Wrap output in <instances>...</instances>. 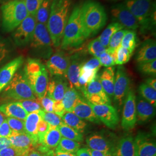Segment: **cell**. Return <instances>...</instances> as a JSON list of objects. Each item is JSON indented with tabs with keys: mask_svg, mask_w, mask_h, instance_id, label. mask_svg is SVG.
I'll use <instances>...</instances> for the list:
<instances>
[{
	"mask_svg": "<svg viewBox=\"0 0 156 156\" xmlns=\"http://www.w3.org/2000/svg\"><path fill=\"white\" fill-rule=\"evenodd\" d=\"M71 0H53L46 27L53 45L59 47L71 14Z\"/></svg>",
	"mask_w": 156,
	"mask_h": 156,
	"instance_id": "1",
	"label": "cell"
},
{
	"mask_svg": "<svg viewBox=\"0 0 156 156\" xmlns=\"http://www.w3.org/2000/svg\"><path fill=\"white\" fill-rule=\"evenodd\" d=\"M124 4L138 21L141 33H156V3L154 0H126Z\"/></svg>",
	"mask_w": 156,
	"mask_h": 156,
	"instance_id": "2",
	"label": "cell"
},
{
	"mask_svg": "<svg viewBox=\"0 0 156 156\" xmlns=\"http://www.w3.org/2000/svg\"><path fill=\"white\" fill-rule=\"evenodd\" d=\"M81 17L86 39L98 33L105 26L108 19L104 7L93 0H87L82 5Z\"/></svg>",
	"mask_w": 156,
	"mask_h": 156,
	"instance_id": "3",
	"label": "cell"
},
{
	"mask_svg": "<svg viewBox=\"0 0 156 156\" xmlns=\"http://www.w3.org/2000/svg\"><path fill=\"white\" fill-rule=\"evenodd\" d=\"M23 71L36 98H41L46 96L49 78L45 65L38 58H28Z\"/></svg>",
	"mask_w": 156,
	"mask_h": 156,
	"instance_id": "4",
	"label": "cell"
},
{
	"mask_svg": "<svg viewBox=\"0 0 156 156\" xmlns=\"http://www.w3.org/2000/svg\"><path fill=\"white\" fill-rule=\"evenodd\" d=\"M81 6L76 5L73 8L64 31L61 47L68 50L80 46L86 40L81 17Z\"/></svg>",
	"mask_w": 156,
	"mask_h": 156,
	"instance_id": "5",
	"label": "cell"
},
{
	"mask_svg": "<svg viewBox=\"0 0 156 156\" xmlns=\"http://www.w3.org/2000/svg\"><path fill=\"white\" fill-rule=\"evenodd\" d=\"M1 11V26L4 33L13 31L29 15L24 0L4 4Z\"/></svg>",
	"mask_w": 156,
	"mask_h": 156,
	"instance_id": "6",
	"label": "cell"
},
{
	"mask_svg": "<svg viewBox=\"0 0 156 156\" xmlns=\"http://www.w3.org/2000/svg\"><path fill=\"white\" fill-rule=\"evenodd\" d=\"M1 93L2 98L7 101L37 99L23 69L21 68L15 73L9 83Z\"/></svg>",
	"mask_w": 156,
	"mask_h": 156,
	"instance_id": "7",
	"label": "cell"
},
{
	"mask_svg": "<svg viewBox=\"0 0 156 156\" xmlns=\"http://www.w3.org/2000/svg\"><path fill=\"white\" fill-rule=\"evenodd\" d=\"M53 45L46 26L37 23L33 37L30 44L32 56L44 59L49 58L53 53Z\"/></svg>",
	"mask_w": 156,
	"mask_h": 156,
	"instance_id": "8",
	"label": "cell"
},
{
	"mask_svg": "<svg viewBox=\"0 0 156 156\" xmlns=\"http://www.w3.org/2000/svg\"><path fill=\"white\" fill-rule=\"evenodd\" d=\"M36 16L29 15L12 33V38L16 46L24 48L30 45L37 24Z\"/></svg>",
	"mask_w": 156,
	"mask_h": 156,
	"instance_id": "9",
	"label": "cell"
},
{
	"mask_svg": "<svg viewBox=\"0 0 156 156\" xmlns=\"http://www.w3.org/2000/svg\"><path fill=\"white\" fill-rule=\"evenodd\" d=\"M81 91L87 101L92 104L111 105L110 98L102 87L98 75L92 82L87 85L85 89Z\"/></svg>",
	"mask_w": 156,
	"mask_h": 156,
	"instance_id": "10",
	"label": "cell"
},
{
	"mask_svg": "<svg viewBox=\"0 0 156 156\" xmlns=\"http://www.w3.org/2000/svg\"><path fill=\"white\" fill-rule=\"evenodd\" d=\"M130 90V79L124 67L120 66L117 67L115 75L113 98L116 103L122 105Z\"/></svg>",
	"mask_w": 156,
	"mask_h": 156,
	"instance_id": "11",
	"label": "cell"
},
{
	"mask_svg": "<svg viewBox=\"0 0 156 156\" xmlns=\"http://www.w3.org/2000/svg\"><path fill=\"white\" fill-rule=\"evenodd\" d=\"M70 57L64 51H58L51 55L46 62V68L51 77L66 78Z\"/></svg>",
	"mask_w": 156,
	"mask_h": 156,
	"instance_id": "12",
	"label": "cell"
},
{
	"mask_svg": "<svg viewBox=\"0 0 156 156\" xmlns=\"http://www.w3.org/2000/svg\"><path fill=\"white\" fill-rule=\"evenodd\" d=\"M111 14L115 22L119 23L124 28L135 30L140 27L136 18L124 3H119L112 6Z\"/></svg>",
	"mask_w": 156,
	"mask_h": 156,
	"instance_id": "13",
	"label": "cell"
},
{
	"mask_svg": "<svg viewBox=\"0 0 156 156\" xmlns=\"http://www.w3.org/2000/svg\"><path fill=\"white\" fill-rule=\"evenodd\" d=\"M124 102L122 126L124 129L129 131L135 127L137 122L136 97L133 90L129 91Z\"/></svg>",
	"mask_w": 156,
	"mask_h": 156,
	"instance_id": "14",
	"label": "cell"
},
{
	"mask_svg": "<svg viewBox=\"0 0 156 156\" xmlns=\"http://www.w3.org/2000/svg\"><path fill=\"white\" fill-rule=\"evenodd\" d=\"M87 103L91 106L100 122L108 128L114 129L119 123V118L116 109L111 105H94L87 101Z\"/></svg>",
	"mask_w": 156,
	"mask_h": 156,
	"instance_id": "15",
	"label": "cell"
},
{
	"mask_svg": "<svg viewBox=\"0 0 156 156\" xmlns=\"http://www.w3.org/2000/svg\"><path fill=\"white\" fill-rule=\"evenodd\" d=\"M23 56H19L0 68V93L9 83L15 73L24 63Z\"/></svg>",
	"mask_w": 156,
	"mask_h": 156,
	"instance_id": "16",
	"label": "cell"
},
{
	"mask_svg": "<svg viewBox=\"0 0 156 156\" xmlns=\"http://www.w3.org/2000/svg\"><path fill=\"white\" fill-rule=\"evenodd\" d=\"M135 156H156L155 142L145 134H138L134 140Z\"/></svg>",
	"mask_w": 156,
	"mask_h": 156,
	"instance_id": "17",
	"label": "cell"
},
{
	"mask_svg": "<svg viewBox=\"0 0 156 156\" xmlns=\"http://www.w3.org/2000/svg\"><path fill=\"white\" fill-rule=\"evenodd\" d=\"M83 58L79 53L75 54L70 57V62L67 70L66 78L69 80L71 87L80 90L78 80L80 68L83 64Z\"/></svg>",
	"mask_w": 156,
	"mask_h": 156,
	"instance_id": "18",
	"label": "cell"
},
{
	"mask_svg": "<svg viewBox=\"0 0 156 156\" xmlns=\"http://www.w3.org/2000/svg\"><path fill=\"white\" fill-rule=\"evenodd\" d=\"M86 141L90 149L109 153L115 156V149L104 136L98 134H92L86 138Z\"/></svg>",
	"mask_w": 156,
	"mask_h": 156,
	"instance_id": "19",
	"label": "cell"
},
{
	"mask_svg": "<svg viewBox=\"0 0 156 156\" xmlns=\"http://www.w3.org/2000/svg\"><path fill=\"white\" fill-rule=\"evenodd\" d=\"M65 77H53L49 82L46 94L54 101H62L64 93L68 88Z\"/></svg>",
	"mask_w": 156,
	"mask_h": 156,
	"instance_id": "20",
	"label": "cell"
},
{
	"mask_svg": "<svg viewBox=\"0 0 156 156\" xmlns=\"http://www.w3.org/2000/svg\"><path fill=\"white\" fill-rule=\"evenodd\" d=\"M156 59V41L153 39H147L140 45L136 56V61L139 63L151 62Z\"/></svg>",
	"mask_w": 156,
	"mask_h": 156,
	"instance_id": "21",
	"label": "cell"
},
{
	"mask_svg": "<svg viewBox=\"0 0 156 156\" xmlns=\"http://www.w3.org/2000/svg\"><path fill=\"white\" fill-rule=\"evenodd\" d=\"M136 112L137 122L140 123L150 120L156 115L155 107L142 98H138L136 102Z\"/></svg>",
	"mask_w": 156,
	"mask_h": 156,
	"instance_id": "22",
	"label": "cell"
},
{
	"mask_svg": "<svg viewBox=\"0 0 156 156\" xmlns=\"http://www.w3.org/2000/svg\"><path fill=\"white\" fill-rule=\"evenodd\" d=\"M41 117L38 112L28 113L24 120V131L25 133L33 140L35 147L38 145V124Z\"/></svg>",
	"mask_w": 156,
	"mask_h": 156,
	"instance_id": "23",
	"label": "cell"
},
{
	"mask_svg": "<svg viewBox=\"0 0 156 156\" xmlns=\"http://www.w3.org/2000/svg\"><path fill=\"white\" fill-rule=\"evenodd\" d=\"M73 113L82 120L97 124L100 123V120L95 114L91 106L82 98L78 101L73 109Z\"/></svg>",
	"mask_w": 156,
	"mask_h": 156,
	"instance_id": "24",
	"label": "cell"
},
{
	"mask_svg": "<svg viewBox=\"0 0 156 156\" xmlns=\"http://www.w3.org/2000/svg\"><path fill=\"white\" fill-rule=\"evenodd\" d=\"M16 45L11 38L0 35V67L11 60L15 55Z\"/></svg>",
	"mask_w": 156,
	"mask_h": 156,
	"instance_id": "25",
	"label": "cell"
},
{
	"mask_svg": "<svg viewBox=\"0 0 156 156\" xmlns=\"http://www.w3.org/2000/svg\"><path fill=\"white\" fill-rule=\"evenodd\" d=\"M8 138L12 147L21 151H27L35 147L33 140L25 133H17L12 131L11 135Z\"/></svg>",
	"mask_w": 156,
	"mask_h": 156,
	"instance_id": "26",
	"label": "cell"
},
{
	"mask_svg": "<svg viewBox=\"0 0 156 156\" xmlns=\"http://www.w3.org/2000/svg\"><path fill=\"white\" fill-rule=\"evenodd\" d=\"M115 67H107L100 76V81L102 87L109 97H113L115 84Z\"/></svg>",
	"mask_w": 156,
	"mask_h": 156,
	"instance_id": "27",
	"label": "cell"
},
{
	"mask_svg": "<svg viewBox=\"0 0 156 156\" xmlns=\"http://www.w3.org/2000/svg\"><path fill=\"white\" fill-rule=\"evenodd\" d=\"M0 111L8 117H15L22 120H25L28 114L16 101L0 105Z\"/></svg>",
	"mask_w": 156,
	"mask_h": 156,
	"instance_id": "28",
	"label": "cell"
},
{
	"mask_svg": "<svg viewBox=\"0 0 156 156\" xmlns=\"http://www.w3.org/2000/svg\"><path fill=\"white\" fill-rule=\"evenodd\" d=\"M115 156H135L134 139L131 136H125L119 140Z\"/></svg>",
	"mask_w": 156,
	"mask_h": 156,
	"instance_id": "29",
	"label": "cell"
},
{
	"mask_svg": "<svg viewBox=\"0 0 156 156\" xmlns=\"http://www.w3.org/2000/svg\"><path fill=\"white\" fill-rule=\"evenodd\" d=\"M62 136L57 127L49 125L41 145L49 149H55L58 145Z\"/></svg>",
	"mask_w": 156,
	"mask_h": 156,
	"instance_id": "30",
	"label": "cell"
},
{
	"mask_svg": "<svg viewBox=\"0 0 156 156\" xmlns=\"http://www.w3.org/2000/svg\"><path fill=\"white\" fill-rule=\"evenodd\" d=\"M62 122L68 126L83 133L87 127V123L73 112H66L62 116Z\"/></svg>",
	"mask_w": 156,
	"mask_h": 156,
	"instance_id": "31",
	"label": "cell"
},
{
	"mask_svg": "<svg viewBox=\"0 0 156 156\" xmlns=\"http://www.w3.org/2000/svg\"><path fill=\"white\" fill-rule=\"evenodd\" d=\"M80 98L77 90L71 87H68L62 100L66 111L73 112L74 107Z\"/></svg>",
	"mask_w": 156,
	"mask_h": 156,
	"instance_id": "32",
	"label": "cell"
},
{
	"mask_svg": "<svg viewBox=\"0 0 156 156\" xmlns=\"http://www.w3.org/2000/svg\"><path fill=\"white\" fill-rule=\"evenodd\" d=\"M124 27L119 24V23L113 22L111 23L104 31L101 34L100 36L98 37L101 43L105 48H108L109 44L110 39L112 37L115 33L119 31L120 30H122Z\"/></svg>",
	"mask_w": 156,
	"mask_h": 156,
	"instance_id": "33",
	"label": "cell"
},
{
	"mask_svg": "<svg viewBox=\"0 0 156 156\" xmlns=\"http://www.w3.org/2000/svg\"><path fill=\"white\" fill-rule=\"evenodd\" d=\"M52 1L53 0H44L42 1L36 13L37 23L46 26L50 15Z\"/></svg>",
	"mask_w": 156,
	"mask_h": 156,
	"instance_id": "34",
	"label": "cell"
},
{
	"mask_svg": "<svg viewBox=\"0 0 156 156\" xmlns=\"http://www.w3.org/2000/svg\"><path fill=\"white\" fill-rule=\"evenodd\" d=\"M57 128L62 137L73 140L79 143L83 141V136L82 133L68 126L66 124L63 123Z\"/></svg>",
	"mask_w": 156,
	"mask_h": 156,
	"instance_id": "35",
	"label": "cell"
},
{
	"mask_svg": "<svg viewBox=\"0 0 156 156\" xmlns=\"http://www.w3.org/2000/svg\"><path fill=\"white\" fill-rule=\"evenodd\" d=\"M80 144L79 142L62 137L58 145L55 149L57 151L75 154L80 149Z\"/></svg>",
	"mask_w": 156,
	"mask_h": 156,
	"instance_id": "36",
	"label": "cell"
},
{
	"mask_svg": "<svg viewBox=\"0 0 156 156\" xmlns=\"http://www.w3.org/2000/svg\"><path fill=\"white\" fill-rule=\"evenodd\" d=\"M140 94L146 101L156 108V90L146 83L141 84L139 87Z\"/></svg>",
	"mask_w": 156,
	"mask_h": 156,
	"instance_id": "37",
	"label": "cell"
},
{
	"mask_svg": "<svg viewBox=\"0 0 156 156\" xmlns=\"http://www.w3.org/2000/svg\"><path fill=\"white\" fill-rule=\"evenodd\" d=\"M136 33L135 30H128L126 34L121 42V46L127 49L131 53H133L137 43Z\"/></svg>",
	"mask_w": 156,
	"mask_h": 156,
	"instance_id": "38",
	"label": "cell"
},
{
	"mask_svg": "<svg viewBox=\"0 0 156 156\" xmlns=\"http://www.w3.org/2000/svg\"><path fill=\"white\" fill-rule=\"evenodd\" d=\"M41 117L49 125L55 127H58L63 124L62 117L54 112H47L41 109L38 111Z\"/></svg>",
	"mask_w": 156,
	"mask_h": 156,
	"instance_id": "39",
	"label": "cell"
},
{
	"mask_svg": "<svg viewBox=\"0 0 156 156\" xmlns=\"http://www.w3.org/2000/svg\"><path fill=\"white\" fill-rule=\"evenodd\" d=\"M116 51H113L106 49V50L98 57V60L100 62L101 66L110 67L116 65Z\"/></svg>",
	"mask_w": 156,
	"mask_h": 156,
	"instance_id": "40",
	"label": "cell"
},
{
	"mask_svg": "<svg viewBox=\"0 0 156 156\" xmlns=\"http://www.w3.org/2000/svg\"><path fill=\"white\" fill-rule=\"evenodd\" d=\"M128 31L127 29H122L114 34L110 39L108 47L106 49L113 51H116L117 49L121 46V42L123 37L124 35L128 32Z\"/></svg>",
	"mask_w": 156,
	"mask_h": 156,
	"instance_id": "41",
	"label": "cell"
},
{
	"mask_svg": "<svg viewBox=\"0 0 156 156\" xmlns=\"http://www.w3.org/2000/svg\"><path fill=\"white\" fill-rule=\"evenodd\" d=\"M87 50L90 55L98 58L106 50V48L102 45L98 38H97L92 40L88 44Z\"/></svg>",
	"mask_w": 156,
	"mask_h": 156,
	"instance_id": "42",
	"label": "cell"
},
{
	"mask_svg": "<svg viewBox=\"0 0 156 156\" xmlns=\"http://www.w3.org/2000/svg\"><path fill=\"white\" fill-rule=\"evenodd\" d=\"M16 102L20 106H22L28 113L38 112L42 109L41 106L37 100H23L17 101Z\"/></svg>",
	"mask_w": 156,
	"mask_h": 156,
	"instance_id": "43",
	"label": "cell"
},
{
	"mask_svg": "<svg viewBox=\"0 0 156 156\" xmlns=\"http://www.w3.org/2000/svg\"><path fill=\"white\" fill-rule=\"evenodd\" d=\"M132 53L127 49L120 46L116 51V65L122 66L129 62Z\"/></svg>",
	"mask_w": 156,
	"mask_h": 156,
	"instance_id": "44",
	"label": "cell"
},
{
	"mask_svg": "<svg viewBox=\"0 0 156 156\" xmlns=\"http://www.w3.org/2000/svg\"><path fill=\"white\" fill-rule=\"evenodd\" d=\"M138 68L140 72L144 74L156 76V60L139 62Z\"/></svg>",
	"mask_w": 156,
	"mask_h": 156,
	"instance_id": "45",
	"label": "cell"
},
{
	"mask_svg": "<svg viewBox=\"0 0 156 156\" xmlns=\"http://www.w3.org/2000/svg\"><path fill=\"white\" fill-rule=\"evenodd\" d=\"M6 120L12 131L17 133H25L24 120L10 117H7Z\"/></svg>",
	"mask_w": 156,
	"mask_h": 156,
	"instance_id": "46",
	"label": "cell"
},
{
	"mask_svg": "<svg viewBox=\"0 0 156 156\" xmlns=\"http://www.w3.org/2000/svg\"><path fill=\"white\" fill-rule=\"evenodd\" d=\"M42 110L47 112H53L54 101L51 99L48 96H45L41 98H37Z\"/></svg>",
	"mask_w": 156,
	"mask_h": 156,
	"instance_id": "47",
	"label": "cell"
},
{
	"mask_svg": "<svg viewBox=\"0 0 156 156\" xmlns=\"http://www.w3.org/2000/svg\"><path fill=\"white\" fill-rule=\"evenodd\" d=\"M44 0H24L29 15L36 16L37 12Z\"/></svg>",
	"mask_w": 156,
	"mask_h": 156,
	"instance_id": "48",
	"label": "cell"
},
{
	"mask_svg": "<svg viewBox=\"0 0 156 156\" xmlns=\"http://www.w3.org/2000/svg\"><path fill=\"white\" fill-rule=\"evenodd\" d=\"M39 151L44 154L45 156H76L75 154L64 152L62 151H57L56 149H48L42 147L39 149Z\"/></svg>",
	"mask_w": 156,
	"mask_h": 156,
	"instance_id": "49",
	"label": "cell"
},
{
	"mask_svg": "<svg viewBox=\"0 0 156 156\" xmlns=\"http://www.w3.org/2000/svg\"><path fill=\"white\" fill-rule=\"evenodd\" d=\"M49 125L43 120L41 118L38 124V145H41L44 139L46 133L48 130Z\"/></svg>",
	"mask_w": 156,
	"mask_h": 156,
	"instance_id": "50",
	"label": "cell"
},
{
	"mask_svg": "<svg viewBox=\"0 0 156 156\" xmlns=\"http://www.w3.org/2000/svg\"><path fill=\"white\" fill-rule=\"evenodd\" d=\"M82 67L90 70L98 72L101 66L100 62L98 60V58L94 57L91 58L89 61L84 62L83 64L82 65Z\"/></svg>",
	"mask_w": 156,
	"mask_h": 156,
	"instance_id": "51",
	"label": "cell"
},
{
	"mask_svg": "<svg viewBox=\"0 0 156 156\" xmlns=\"http://www.w3.org/2000/svg\"><path fill=\"white\" fill-rule=\"evenodd\" d=\"M12 133L10 127L9 126L7 121L5 120L0 126V137L8 138Z\"/></svg>",
	"mask_w": 156,
	"mask_h": 156,
	"instance_id": "52",
	"label": "cell"
},
{
	"mask_svg": "<svg viewBox=\"0 0 156 156\" xmlns=\"http://www.w3.org/2000/svg\"><path fill=\"white\" fill-rule=\"evenodd\" d=\"M66 112L62 101H54L53 112L55 113L62 117Z\"/></svg>",
	"mask_w": 156,
	"mask_h": 156,
	"instance_id": "53",
	"label": "cell"
},
{
	"mask_svg": "<svg viewBox=\"0 0 156 156\" xmlns=\"http://www.w3.org/2000/svg\"><path fill=\"white\" fill-rule=\"evenodd\" d=\"M12 146L9 139L6 137H0V151Z\"/></svg>",
	"mask_w": 156,
	"mask_h": 156,
	"instance_id": "54",
	"label": "cell"
},
{
	"mask_svg": "<svg viewBox=\"0 0 156 156\" xmlns=\"http://www.w3.org/2000/svg\"><path fill=\"white\" fill-rule=\"evenodd\" d=\"M23 156H45L44 154L37 151L35 147L28 150Z\"/></svg>",
	"mask_w": 156,
	"mask_h": 156,
	"instance_id": "55",
	"label": "cell"
},
{
	"mask_svg": "<svg viewBox=\"0 0 156 156\" xmlns=\"http://www.w3.org/2000/svg\"><path fill=\"white\" fill-rule=\"evenodd\" d=\"M76 156H91L89 148L83 147L79 149L75 154Z\"/></svg>",
	"mask_w": 156,
	"mask_h": 156,
	"instance_id": "56",
	"label": "cell"
},
{
	"mask_svg": "<svg viewBox=\"0 0 156 156\" xmlns=\"http://www.w3.org/2000/svg\"><path fill=\"white\" fill-rule=\"evenodd\" d=\"M89 150L91 156H113L109 153L101 152L98 151H93V150H91L90 149Z\"/></svg>",
	"mask_w": 156,
	"mask_h": 156,
	"instance_id": "57",
	"label": "cell"
},
{
	"mask_svg": "<svg viewBox=\"0 0 156 156\" xmlns=\"http://www.w3.org/2000/svg\"><path fill=\"white\" fill-rule=\"evenodd\" d=\"M146 83L149 85L152 88L156 90V80L155 78H149L146 80Z\"/></svg>",
	"mask_w": 156,
	"mask_h": 156,
	"instance_id": "58",
	"label": "cell"
},
{
	"mask_svg": "<svg viewBox=\"0 0 156 156\" xmlns=\"http://www.w3.org/2000/svg\"><path fill=\"white\" fill-rule=\"evenodd\" d=\"M5 115L0 111V126L5 120Z\"/></svg>",
	"mask_w": 156,
	"mask_h": 156,
	"instance_id": "59",
	"label": "cell"
},
{
	"mask_svg": "<svg viewBox=\"0 0 156 156\" xmlns=\"http://www.w3.org/2000/svg\"><path fill=\"white\" fill-rule=\"evenodd\" d=\"M13 1H21V0H0V4H5V3Z\"/></svg>",
	"mask_w": 156,
	"mask_h": 156,
	"instance_id": "60",
	"label": "cell"
},
{
	"mask_svg": "<svg viewBox=\"0 0 156 156\" xmlns=\"http://www.w3.org/2000/svg\"><path fill=\"white\" fill-rule=\"evenodd\" d=\"M1 26V13H0V26Z\"/></svg>",
	"mask_w": 156,
	"mask_h": 156,
	"instance_id": "61",
	"label": "cell"
}]
</instances>
